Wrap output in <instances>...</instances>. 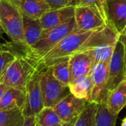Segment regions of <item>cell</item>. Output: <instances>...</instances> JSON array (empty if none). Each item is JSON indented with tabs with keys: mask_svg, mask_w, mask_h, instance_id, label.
<instances>
[{
	"mask_svg": "<svg viewBox=\"0 0 126 126\" xmlns=\"http://www.w3.org/2000/svg\"><path fill=\"white\" fill-rule=\"evenodd\" d=\"M75 29V20L72 17L58 26L42 30L38 41L25 51L24 56L38 68V63L41 58Z\"/></svg>",
	"mask_w": 126,
	"mask_h": 126,
	"instance_id": "cell-1",
	"label": "cell"
},
{
	"mask_svg": "<svg viewBox=\"0 0 126 126\" xmlns=\"http://www.w3.org/2000/svg\"><path fill=\"white\" fill-rule=\"evenodd\" d=\"M92 32L93 31L80 30L76 27L41 58L38 63V68L49 67L61 59L69 58L79 51Z\"/></svg>",
	"mask_w": 126,
	"mask_h": 126,
	"instance_id": "cell-2",
	"label": "cell"
},
{
	"mask_svg": "<svg viewBox=\"0 0 126 126\" xmlns=\"http://www.w3.org/2000/svg\"><path fill=\"white\" fill-rule=\"evenodd\" d=\"M0 23L13 43L25 46L23 14L15 0H0Z\"/></svg>",
	"mask_w": 126,
	"mask_h": 126,
	"instance_id": "cell-3",
	"label": "cell"
},
{
	"mask_svg": "<svg viewBox=\"0 0 126 126\" xmlns=\"http://www.w3.org/2000/svg\"><path fill=\"white\" fill-rule=\"evenodd\" d=\"M38 68L24 55H18L8 66L0 83L8 87L26 89V86Z\"/></svg>",
	"mask_w": 126,
	"mask_h": 126,
	"instance_id": "cell-4",
	"label": "cell"
},
{
	"mask_svg": "<svg viewBox=\"0 0 126 126\" xmlns=\"http://www.w3.org/2000/svg\"><path fill=\"white\" fill-rule=\"evenodd\" d=\"M40 69V86L44 107L54 108L70 93L69 86L58 80L49 67Z\"/></svg>",
	"mask_w": 126,
	"mask_h": 126,
	"instance_id": "cell-5",
	"label": "cell"
},
{
	"mask_svg": "<svg viewBox=\"0 0 126 126\" xmlns=\"http://www.w3.org/2000/svg\"><path fill=\"white\" fill-rule=\"evenodd\" d=\"M118 38L110 34L100 33L92 38L80 52H87L94 63H109Z\"/></svg>",
	"mask_w": 126,
	"mask_h": 126,
	"instance_id": "cell-6",
	"label": "cell"
},
{
	"mask_svg": "<svg viewBox=\"0 0 126 126\" xmlns=\"http://www.w3.org/2000/svg\"><path fill=\"white\" fill-rule=\"evenodd\" d=\"M40 69L38 68L26 86V100L23 109L24 117L35 116L44 108V100L40 86Z\"/></svg>",
	"mask_w": 126,
	"mask_h": 126,
	"instance_id": "cell-7",
	"label": "cell"
},
{
	"mask_svg": "<svg viewBox=\"0 0 126 126\" xmlns=\"http://www.w3.org/2000/svg\"><path fill=\"white\" fill-rule=\"evenodd\" d=\"M126 79L125 49L123 44L117 41L111 58L109 63L107 89L109 92Z\"/></svg>",
	"mask_w": 126,
	"mask_h": 126,
	"instance_id": "cell-8",
	"label": "cell"
},
{
	"mask_svg": "<svg viewBox=\"0 0 126 126\" xmlns=\"http://www.w3.org/2000/svg\"><path fill=\"white\" fill-rule=\"evenodd\" d=\"M92 80V92L90 102L100 104L106 103L108 97L109 63H94L90 74Z\"/></svg>",
	"mask_w": 126,
	"mask_h": 126,
	"instance_id": "cell-9",
	"label": "cell"
},
{
	"mask_svg": "<svg viewBox=\"0 0 126 126\" xmlns=\"http://www.w3.org/2000/svg\"><path fill=\"white\" fill-rule=\"evenodd\" d=\"M74 17L76 27L80 30L95 31L107 24L96 10L84 4L75 5Z\"/></svg>",
	"mask_w": 126,
	"mask_h": 126,
	"instance_id": "cell-10",
	"label": "cell"
},
{
	"mask_svg": "<svg viewBox=\"0 0 126 126\" xmlns=\"http://www.w3.org/2000/svg\"><path fill=\"white\" fill-rule=\"evenodd\" d=\"M90 102L76 97L69 93L53 109L63 123H68L77 118Z\"/></svg>",
	"mask_w": 126,
	"mask_h": 126,
	"instance_id": "cell-11",
	"label": "cell"
},
{
	"mask_svg": "<svg viewBox=\"0 0 126 126\" xmlns=\"http://www.w3.org/2000/svg\"><path fill=\"white\" fill-rule=\"evenodd\" d=\"M70 82L79 77L90 75L94 64L93 58L86 52H78L69 57Z\"/></svg>",
	"mask_w": 126,
	"mask_h": 126,
	"instance_id": "cell-12",
	"label": "cell"
},
{
	"mask_svg": "<svg viewBox=\"0 0 126 126\" xmlns=\"http://www.w3.org/2000/svg\"><path fill=\"white\" fill-rule=\"evenodd\" d=\"M75 5L66 6L58 9L50 10L40 17L42 30H48L65 22L75 16Z\"/></svg>",
	"mask_w": 126,
	"mask_h": 126,
	"instance_id": "cell-13",
	"label": "cell"
},
{
	"mask_svg": "<svg viewBox=\"0 0 126 126\" xmlns=\"http://www.w3.org/2000/svg\"><path fill=\"white\" fill-rule=\"evenodd\" d=\"M107 18L119 33L126 26V0H107Z\"/></svg>",
	"mask_w": 126,
	"mask_h": 126,
	"instance_id": "cell-14",
	"label": "cell"
},
{
	"mask_svg": "<svg viewBox=\"0 0 126 126\" xmlns=\"http://www.w3.org/2000/svg\"><path fill=\"white\" fill-rule=\"evenodd\" d=\"M25 100L26 89L7 86L0 99V111L24 109Z\"/></svg>",
	"mask_w": 126,
	"mask_h": 126,
	"instance_id": "cell-15",
	"label": "cell"
},
{
	"mask_svg": "<svg viewBox=\"0 0 126 126\" xmlns=\"http://www.w3.org/2000/svg\"><path fill=\"white\" fill-rule=\"evenodd\" d=\"M106 106L112 115H118L126 106V79L108 94Z\"/></svg>",
	"mask_w": 126,
	"mask_h": 126,
	"instance_id": "cell-16",
	"label": "cell"
},
{
	"mask_svg": "<svg viewBox=\"0 0 126 126\" xmlns=\"http://www.w3.org/2000/svg\"><path fill=\"white\" fill-rule=\"evenodd\" d=\"M23 25L26 51L38 41L43 30L40 18H32L24 14H23Z\"/></svg>",
	"mask_w": 126,
	"mask_h": 126,
	"instance_id": "cell-17",
	"label": "cell"
},
{
	"mask_svg": "<svg viewBox=\"0 0 126 126\" xmlns=\"http://www.w3.org/2000/svg\"><path fill=\"white\" fill-rule=\"evenodd\" d=\"M23 14L32 18H40L45 13L51 10L44 0H15Z\"/></svg>",
	"mask_w": 126,
	"mask_h": 126,
	"instance_id": "cell-18",
	"label": "cell"
},
{
	"mask_svg": "<svg viewBox=\"0 0 126 126\" xmlns=\"http://www.w3.org/2000/svg\"><path fill=\"white\" fill-rule=\"evenodd\" d=\"M92 80L90 75L79 77L72 80L69 84L70 93L80 99L91 100L92 92Z\"/></svg>",
	"mask_w": 126,
	"mask_h": 126,
	"instance_id": "cell-19",
	"label": "cell"
},
{
	"mask_svg": "<svg viewBox=\"0 0 126 126\" xmlns=\"http://www.w3.org/2000/svg\"><path fill=\"white\" fill-rule=\"evenodd\" d=\"M24 122L23 109L0 111V126H22Z\"/></svg>",
	"mask_w": 126,
	"mask_h": 126,
	"instance_id": "cell-20",
	"label": "cell"
},
{
	"mask_svg": "<svg viewBox=\"0 0 126 126\" xmlns=\"http://www.w3.org/2000/svg\"><path fill=\"white\" fill-rule=\"evenodd\" d=\"M69 60V58L61 59L49 66L53 76L61 83L68 86L70 83Z\"/></svg>",
	"mask_w": 126,
	"mask_h": 126,
	"instance_id": "cell-21",
	"label": "cell"
},
{
	"mask_svg": "<svg viewBox=\"0 0 126 126\" xmlns=\"http://www.w3.org/2000/svg\"><path fill=\"white\" fill-rule=\"evenodd\" d=\"M35 119L36 124L41 126H56L64 123L52 107H44L35 116Z\"/></svg>",
	"mask_w": 126,
	"mask_h": 126,
	"instance_id": "cell-22",
	"label": "cell"
},
{
	"mask_svg": "<svg viewBox=\"0 0 126 126\" xmlns=\"http://www.w3.org/2000/svg\"><path fill=\"white\" fill-rule=\"evenodd\" d=\"M97 104L90 102L84 111L78 116L73 126H96V114Z\"/></svg>",
	"mask_w": 126,
	"mask_h": 126,
	"instance_id": "cell-23",
	"label": "cell"
},
{
	"mask_svg": "<svg viewBox=\"0 0 126 126\" xmlns=\"http://www.w3.org/2000/svg\"><path fill=\"white\" fill-rule=\"evenodd\" d=\"M117 115H112L108 110L106 103L97 104L96 126H115Z\"/></svg>",
	"mask_w": 126,
	"mask_h": 126,
	"instance_id": "cell-24",
	"label": "cell"
},
{
	"mask_svg": "<svg viewBox=\"0 0 126 126\" xmlns=\"http://www.w3.org/2000/svg\"><path fill=\"white\" fill-rule=\"evenodd\" d=\"M77 4H84L96 10L109 24L107 18V0H76Z\"/></svg>",
	"mask_w": 126,
	"mask_h": 126,
	"instance_id": "cell-25",
	"label": "cell"
},
{
	"mask_svg": "<svg viewBox=\"0 0 126 126\" xmlns=\"http://www.w3.org/2000/svg\"><path fill=\"white\" fill-rule=\"evenodd\" d=\"M18 55H20L8 49H0V79L8 66Z\"/></svg>",
	"mask_w": 126,
	"mask_h": 126,
	"instance_id": "cell-26",
	"label": "cell"
},
{
	"mask_svg": "<svg viewBox=\"0 0 126 126\" xmlns=\"http://www.w3.org/2000/svg\"><path fill=\"white\" fill-rule=\"evenodd\" d=\"M48 5L50 7L51 10L58 9L70 5H76L75 0H44Z\"/></svg>",
	"mask_w": 126,
	"mask_h": 126,
	"instance_id": "cell-27",
	"label": "cell"
},
{
	"mask_svg": "<svg viewBox=\"0 0 126 126\" xmlns=\"http://www.w3.org/2000/svg\"><path fill=\"white\" fill-rule=\"evenodd\" d=\"M119 41H120L124 46L125 49V63H126V27L123 29V30L120 33L119 35Z\"/></svg>",
	"mask_w": 126,
	"mask_h": 126,
	"instance_id": "cell-28",
	"label": "cell"
},
{
	"mask_svg": "<svg viewBox=\"0 0 126 126\" xmlns=\"http://www.w3.org/2000/svg\"><path fill=\"white\" fill-rule=\"evenodd\" d=\"M22 126H36L35 116L24 117V122Z\"/></svg>",
	"mask_w": 126,
	"mask_h": 126,
	"instance_id": "cell-29",
	"label": "cell"
},
{
	"mask_svg": "<svg viewBox=\"0 0 126 126\" xmlns=\"http://www.w3.org/2000/svg\"><path fill=\"white\" fill-rule=\"evenodd\" d=\"M7 88V86L4 85V84H2V83H0V99H1V96H2L4 92L6 90Z\"/></svg>",
	"mask_w": 126,
	"mask_h": 126,
	"instance_id": "cell-30",
	"label": "cell"
},
{
	"mask_svg": "<svg viewBox=\"0 0 126 126\" xmlns=\"http://www.w3.org/2000/svg\"><path fill=\"white\" fill-rule=\"evenodd\" d=\"M77 117V118H78ZM77 118H75L74 120H71V121H69V122H68V123H64L62 126H73V124H74V123H75V121L76 120V119Z\"/></svg>",
	"mask_w": 126,
	"mask_h": 126,
	"instance_id": "cell-31",
	"label": "cell"
},
{
	"mask_svg": "<svg viewBox=\"0 0 126 126\" xmlns=\"http://www.w3.org/2000/svg\"><path fill=\"white\" fill-rule=\"evenodd\" d=\"M126 126V117L124 118V120H123V123H122V126Z\"/></svg>",
	"mask_w": 126,
	"mask_h": 126,
	"instance_id": "cell-32",
	"label": "cell"
},
{
	"mask_svg": "<svg viewBox=\"0 0 126 126\" xmlns=\"http://www.w3.org/2000/svg\"><path fill=\"white\" fill-rule=\"evenodd\" d=\"M62 125H63V124H62ZM62 125H56V126H41V125L36 124V126H62Z\"/></svg>",
	"mask_w": 126,
	"mask_h": 126,
	"instance_id": "cell-33",
	"label": "cell"
},
{
	"mask_svg": "<svg viewBox=\"0 0 126 126\" xmlns=\"http://www.w3.org/2000/svg\"><path fill=\"white\" fill-rule=\"evenodd\" d=\"M2 32H4V30H3V29H2V27H1V23H0V34H1Z\"/></svg>",
	"mask_w": 126,
	"mask_h": 126,
	"instance_id": "cell-34",
	"label": "cell"
},
{
	"mask_svg": "<svg viewBox=\"0 0 126 126\" xmlns=\"http://www.w3.org/2000/svg\"><path fill=\"white\" fill-rule=\"evenodd\" d=\"M75 1H76V0H75Z\"/></svg>",
	"mask_w": 126,
	"mask_h": 126,
	"instance_id": "cell-35",
	"label": "cell"
}]
</instances>
